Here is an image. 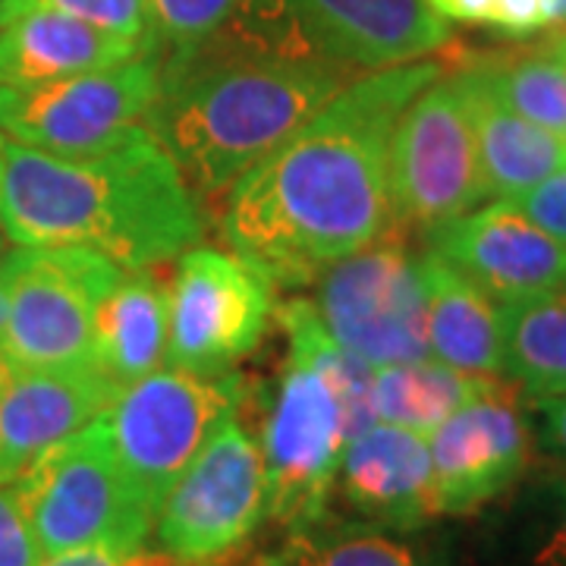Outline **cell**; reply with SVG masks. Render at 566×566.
I'll return each instance as SVG.
<instances>
[{
    "instance_id": "1",
    "label": "cell",
    "mask_w": 566,
    "mask_h": 566,
    "mask_svg": "<svg viewBox=\"0 0 566 566\" xmlns=\"http://www.w3.org/2000/svg\"><path fill=\"white\" fill-rule=\"evenodd\" d=\"M441 76V63L416 61L346 82L223 192L227 245L274 286L303 290L331 264L390 237V136L409 102Z\"/></svg>"
},
{
    "instance_id": "2",
    "label": "cell",
    "mask_w": 566,
    "mask_h": 566,
    "mask_svg": "<svg viewBox=\"0 0 566 566\" xmlns=\"http://www.w3.org/2000/svg\"><path fill=\"white\" fill-rule=\"evenodd\" d=\"M0 223L10 243L88 249L120 271L174 262L205 237L196 192L145 126L82 158L0 136Z\"/></svg>"
},
{
    "instance_id": "3",
    "label": "cell",
    "mask_w": 566,
    "mask_h": 566,
    "mask_svg": "<svg viewBox=\"0 0 566 566\" xmlns=\"http://www.w3.org/2000/svg\"><path fill=\"white\" fill-rule=\"evenodd\" d=\"M356 73L283 57L214 32L161 54L142 126L199 196H223L249 167L312 120Z\"/></svg>"
},
{
    "instance_id": "4",
    "label": "cell",
    "mask_w": 566,
    "mask_h": 566,
    "mask_svg": "<svg viewBox=\"0 0 566 566\" xmlns=\"http://www.w3.org/2000/svg\"><path fill=\"white\" fill-rule=\"evenodd\" d=\"M221 32L356 76L422 61L450 41L428 0H237Z\"/></svg>"
},
{
    "instance_id": "5",
    "label": "cell",
    "mask_w": 566,
    "mask_h": 566,
    "mask_svg": "<svg viewBox=\"0 0 566 566\" xmlns=\"http://www.w3.org/2000/svg\"><path fill=\"white\" fill-rule=\"evenodd\" d=\"M245 400L249 385L237 371L205 378L158 368L117 390L102 412L104 428L123 479L151 516L214 428L243 412Z\"/></svg>"
},
{
    "instance_id": "6",
    "label": "cell",
    "mask_w": 566,
    "mask_h": 566,
    "mask_svg": "<svg viewBox=\"0 0 566 566\" xmlns=\"http://www.w3.org/2000/svg\"><path fill=\"white\" fill-rule=\"evenodd\" d=\"M117 264L88 249L17 245L0 259L3 331L10 368L95 365V315L120 281Z\"/></svg>"
},
{
    "instance_id": "7",
    "label": "cell",
    "mask_w": 566,
    "mask_h": 566,
    "mask_svg": "<svg viewBox=\"0 0 566 566\" xmlns=\"http://www.w3.org/2000/svg\"><path fill=\"white\" fill-rule=\"evenodd\" d=\"M13 491L41 557L92 545L151 542L155 516L123 479L102 416L51 447L13 482Z\"/></svg>"
},
{
    "instance_id": "8",
    "label": "cell",
    "mask_w": 566,
    "mask_h": 566,
    "mask_svg": "<svg viewBox=\"0 0 566 566\" xmlns=\"http://www.w3.org/2000/svg\"><path fill=\"white\" fill-rule=\"evenodd\" d=\"M268 516L262 450L243 416L223 419L155 513L151 538L177 566H221Z\"/></svg>"
},
{
    "instance_id": "9",
    "label": "cell",
    "mask_w": 566,
    "mask_h": 566,
    "mask_svg": "<svg viewBox=\"0 0 566 566\" xmlns=\"http://www.w3.org/2000/svg\"><path fill=\"white\" fill-rule=\"evenodd\" d=\"M255 441L268 488L264 520L290 532L327 516L349 424L340 397L312 365L286 353L277 385L264 394Z\"/></svg>"
},
{
    "instance_id": "10",
    "label": "cell",
    "mask_w": 566,
    "mask_h": 566,
    "mask_svg": "<svg viewBox=\"0 0 566 566\" xmlns=\"http://www.w3.org/2000/svg\"><path fill=\"white\" fill-rule=\"evenodd\" d=\"M312 305L324 331L371 368L431 359L419 255L394 237L331 264Z\"/></svg>"
},
{
    "instance_id": "11",
    "label": "cell",
    "mask_w": 566,
    "mask_h": 566,
    "mask_svg": "<svg viewBox=\"0 0 566 566\" xmlns=\"http://www.w3.org/2000/svg\"><path fill=\"white\" fill-rule=\"evenodd\" d=\"M387 180L397 230H422L485 202L463 85L453 76L419 92L394 126Z\"/></svg>"
},
{
    "instance_id": "12",
    "label": "cell",
    "mask_w": 566,
    "mask_h": 566,
    "mask_svg": "<svg viewBox=\"0 0 566 566\" xmlns=\"http://www.w3.org/2000/svg\"><path fill=\"white\" fill-rule=\"evenodd\" d=\"M170 290L167 368L227 375L264 340L274 318V283L252 262L221 249H186Z\"/></svg>"
},
{
    "instance_id": "13",
    "label": "cell",
    "mask_w": 566,
    "mask_h": 566,
    "mask_svg": "<svg viewBox=\"0 0 566 566\" xmlns=\"http://www.w3.org/2000/svg\"><path fill=\"white\" fill-rule=\"evenodd\" d=\"M158 80L161 51L70 80L0 88V136L63 158L98 155L139 133Z\"/></svg>"
},
{
    "instance_id": "14",
    "label": "cell",
    "mask_w": 566,
    "mask_h": 566,
    "mask_svg": "<svg viewBox=\"0 0 566 566\" xmlns=\"http://www.w3.org/2000/svg\"><path fill=\"white\" fill-rule=\"evenodd\" d=\"M434 516H469L523 479L532 431L501 381L428 434Z\"/></svg>"
},
{
    "instance_id": "15",
    "label": "cell",
    "mask_w": 566,
    "mask_h": 566,
    "mask_svg": "<svg viewBox=\"0 0 566 566\" xmlns=\"http://www.w3.org/2000/svg\"><path fill=\"white\" fill-rule=\"evenodd\" d=\"M424 249L494 303L566 286V249L506 199L431 227Z\"/></svg>"
},
{
    "instance_id": "16",
    "label": "cell",
    "mask_w": 566,
    "mask_h": 566,
    "mask_svg": "<svg viewBox=\"0 0 566 566\" xmlns=\"http://www.w3.org/2000/svg\"><path fill=\"white\" fill-rule=\"evenodd\" d=\"M117 387L95 365L10 368L0 387V485H13L51 447L95 422Z\"/></svg>"
},
{
    "instance_id": "17",
    "label": "cell",
    "mask_w": 566,
    "mask_h": 566,
    "mask_svg": "<svg viewBox=\"0 0 566 566\" xmlns=\"http://www.w3.org/2000/svg\"><path fill=\"white\" fill-rule=\"evenodd\" d=\"M334 491H340L359 523L400 535L419 532L438 520L428 438L385 422L365 428L346 444Z\"/></svg>"
},
{
    "instance_id": "18",
    "label": "cell",
    "mask_w": 566,
    "mask_h": 566,
    "mask_svg": "<svg viewBox=\"0 0 566 566\" xmlns=\"http://www.w3.org/2000/svg\"><path fill=\"white\" fill-rule=\"evenodd\" d=\"M155 54L61 13H22L0 25V88H29Z\"/></svg>"
},
{
    "instance_id": "19",
    "label": "cell",
    "mask_w": 566,
    "mask_h": 566,
    "mask_svg": "<svg viewBox=\"0 0 566 566\" xmlns=\"http://www.w3.org/2000/svg\"><path fill=\"white\" fill-rule=\"evenodd\" d=\"M463 85L475 155H479V177L485 199H516L526 189L547 180L551 174L566 167V139L547 133L535 123L513 114L479 73L475 63L457 70Z\"/></svg>"
},
{
    "instance_id": "20",
    "label": "cell",
    "mask_w": 566,
    "mask_h": 566,
    "mask_svg": "<svg viewBox=\"0 0 566 566\" xmlns=\"http://www.w3.org/2000/svg\"><path fill=\"white\" fill-rule=\"evenodd\" d=\"M428 300V349L434 363L479 378H504L497 303L424 249L419 255Z\"/></svg>"
},
{
    "instance_id": "21",
    "label": "cell",
    "mask_w": 566,
    "mask_h": 566,
    "mask_svg": "<svg viewBox=\"0 0 566 566\" xmlns=\"http://www.w3.org/2000/svg\"><path fill=\"white\" fill-rule=\"evenodd\" d=\"M170 290L155 268L123 271L95 315V368L123 390L167 359Z\"/></svg>"
},
{
    "instance_id": "22",
    "label": "cell",
    "mask_w": 566,
    "mask_h": 566,
    "mask_svg": "<svg viewBox=\"0 0 566 566\" xmlns=\"http://www.w3.org/2000/svg\"><path fill=\"white\" fill-rule=\"evenodd\" d=\"M504 375L528 400L566 394V286L497 303Z\"/></svg>"
},
{
    "instance_id": "23",
    "label": "cell",
    "mask_w": 566,
    "mask_h": 566,
    "mask_svg": "<svg viewBox=\"0 0 566 566\" xmlns=\"http://www.w3.org/2000/svg\"><path fill=\"white\" fill-rule=\"evenodd\" d=\"M497 378H479L457 368L424 359L409 365H385L375 368L371 378V409L375 422L409 428L416 434H431L447 422L457 409L482 397Z\"/></svg>"
},
{
    "instance_id": "24",
    "label": "cell",
    "mask_w": 566,
    "mask_h": 566,
    "mask_svg": "<svg viewBox=\"0 0 566 566\" xmlns=\"http://www.w3.org/2000/svg\"><path fill=\"white\" fill-rule=\"evenodd\" d=\"M259 566H434V560L409 535L359 520H331L327 513L308 526L290 528Z\"/></svg>"
},
{
    "instance_id": "25",
    "label": "cell",
    "mask_w": 566,
    "mask_h": 566,
    "mask_svg": "<svg viewBox=\"0 0 566 566\" xmlns=\"http://www.w3.org/2000/svg\"><path fill=\"white\" fill-rule=\"evenodd\" d=\"M491 92L523 120L566 139V44L551 35L535 48L472 61Z\"/></svg>"
},
{
    "instance_id": "26",
    "label": "cell",
    "mask_w": 566,
    "mask_h": 566,
    "mask_svg": "<svg viewBox=\"0 0 566 566\" xmlns=\"http://www.w3.org/2000/svg\"><path fill=\"white\" fill-rule=\"evenodd\" d=\"M35 10L88 22L117 39L142 44L148 51H161V44L155 39L151 0H0V25Z\"/></svg>"
},
{
    "instance_id": "27",
    "label": "cell",
    "mask_w": 566,
    "mask_h": 566,
    "mask_svg": "<svg viewBox=\"0 0 566 566\" xmlns=\"http://www.w3.org/2000/svg\"><path fill=\"white\" fill-rule=\"evenodd\" d=\"M237 0H151L155 39L161 54L192 48L199 41L221 32Z\"/></svg>"
},
{
    "instance_id": "28",
    "label": "cell",
    "mask_w": 566,
    "mask_h": 566,
    "mask_svg": "<svg viewBox=\"0 0 566 566\" xmlns=\"http://www.w3.org/2000/svg\"><path fill=\"white\" fill-rule=\"evenodd\" d=\"M510 202L516 205L535 227H542L551 240H557L566 249V167Z\"/></svg>"
},
{
    "instance_id": "29",
    "label": "cell",
    "mask_w": 566,
    "mask_h": 566,
    "mask_svg": "<svg viewBox=\"0 0 566 566\" xmlns=\"http://www.w3.org/2000/svg\"><path fill=\"white\" fill-rule=\"evenodd\" d=\"M41 551L13 485H0V566H39Z\"/></svg>"
},
{
    "instance_id": "30",
    "label": "cell",
    "mask_w": 566,
    "mask_h": 566,
    "mask_svg": "<svg viewBox=\"0 0 566 566\" xmlns=\"http://www.w3.org/2000/svg\"><path fill=\"white\" fill-rule=\"evenodd\" d=\"M39 566H177L167 560L158 547H114V545H92L63 551L54 557H41Z\"/></svg>"
},
{
    "instance_id": "31",
    "label": "cell",
    "mask_w": 566,
    "mask_h": 566,
    "mask_svg": "<svg viewBox=\"0 0 566 566\" xmlns=\"http://www.w3.org/2000/svg\"><path fill=\"white\" fill-rule=\"evenodd\" d=\"M554 22V0H494L491 22L506 35H532Z\"/></svg>"
},
{
    "instance_id": "32",
    "label": "cell",
    "mask_w": 566,
    "mask_h": 566,
    "mask_svg": "<svg viewBox=\"0 0 566 566\" xmlns=\"http://www.w3.org/2000/svg\"><path fill=\"white\" fill-rule=\"evenodd\" d=\"M551 520L532 551L528 566H566V479L554 485Z\"/></svg>"
},
{
    "instance_id": "33",
    "label": "cell",
    "mask_w": 566,
    "mask_h": 566,
    "mask_svg": "<svg viewBox=\"0 0 566 566\" xmlns=\"http://www.w3.org/2000/svg\"><path fill=\"white\" fill-rule=\"evenodd\" d=\"M532 406L538 416V441L551 457L566 463V394L551 400H535Z\"/></svg>"
},
{
    "instance_id": "34",
    "label": "cell",
    "mask_w": 566,
    "mask_h": 566,
    "mask_svg": "<svg viewBox=\"0 0 566 566\" xmlns=\"http://www.w3.org/2000/svg\"><path fill=\"white\" fill-rule=\"evenodd\" d=\"M428 7L441 20L457 22H491L494 13V0H428Z\"/></svg>"
},
{
    "instance_id": "35",
    "label": "cell",
    "mask_w": 566,
    "mask_h": 566,
    "mask_svg": "<svg viewBox=\"0 0 566 566\" xmlns=\"http://www.w3.org/2000/svg\"><path fill=\"white\" fill-rule=\"evenodd\" d=\"M554 22H566V0H554Z\"/></svg>"
},
{
    "instance_id": "36",
    "label": "cell",
    "mask_w": 566,
    "mask_h": 566,
    "mask_svg": "<svg viewBox=\"0 0 566 566\" xmlns=\"http://www.w3.org/2000/svg\"><path fill=\"white\" fill-rule=\"evenodd\" d=\"M7 378H10V365H7L3 353H0V387L7 385Z\"/></svg>"
},
{
    "instance_id": "37",
    "label": "cell",
    "mask_w": 566,
    "mask_h": 566,
    "mask_svg": "<svg viewBox=\"0 0 566 566\" xmlns=\"http://www.w3.org/2000/svg\"><path fill=\"white\" fill-rule=\"evenodd\" d=\"M7 245H10V237H7V230H3V223H0V259H3L7 252H10Z\"/></svg>"
},
{
    "instance_id": "38",
    "label": "cell",
    "mask_w": 566,
    "mask_h": 566,
    "mask_svg": "<svg viewBox=\"0 0 566 566\" xmlns=\"http://www.w3.org/2000/svg\"><path fill=\"white\" fill-rule=\"evenodd\" d=\"M0 331H3V290H0Z\"/></svg>"
},
{
    "instance_id": "39",
    "label": "cell",
    "mask_w": 566,
    "mask_h": 566,
    "mask_svg": "<svg viewBox=\"0 0 566 566\" xmlns=\"http://www.w3.org/2000/svg\"><path fill=\"white\" fill-rule=\"evenodd\" d=\"M564 44H566V35H564Z\"/></svg>"
}]
</instances>
